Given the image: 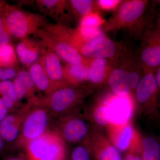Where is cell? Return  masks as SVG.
I'll return each mask as SVG.
<instances>
[{"label": "cell", "instance_id": "cell-1", "mask_svg": "<svg viewBox=\"0 0 160 160\" xmlns=\"http://www.w3.org/2000/svg\"><path fill=\"white\" fill-rule=\"evenodd\" d=\"M48 32L71 45L88 59L106 58L117 61L130 50L109 38L105 32L92 39L87 40L79 34L76 29L58 23L49 25Z\"/></svg>", "mask_w": 160, "mask_h": 160}, {"label": "cell", "instance_id": "cell-2", "mask_svg": "<svg viewBox=\"0 0 160 160\" xmlns=\"http://www.w3.org/2000/svg\"><path fill=\"white\" fill-rule=\"evenodd\" d=\"M147 0H123L102 27L103 32L126 30L134 38L141 39L151 19L155 7L146 14Z\"/></svg>", "mask_w": 160, "mask_h": 160}, {"label": "cell", "instance_id": "cell-3", "mask_svg": "<svg viewBox=\"0 0 160 160\" xmlns=\"http://www.w3.org/2000/svg\"><path fill=\"white\" fill-rule=\"evenodd\" d=\"M144 72L137 56L129 51L116 62L107 82L115 94L125 97L135 90Z\"/></svg>", "mask_w": 160, "mask_h": 160}, {"label": "cell", "instance_id": "cell-4", "mask_svg": "<svg viewBox=\"0 0 160 160\" xmlns=\"http://www.w3.org/2000/svg\"><path fill=\"white\" fill-rule=\"evenodd\" d=\"M3 22L9 35L21 40L34 34L48 23L43 15L26 11L15 6H8Z\"/></svg>", "mask_w": 160, "mask_h": 160}, {"label": "cell", "instance_id": "cell-5", "mask_svg": "<svg viewBox=\"0 0 160 160\" xmlns=\"http://www.w3.org/2000/svg\"><path fill=\"white\" fill-rule=\"evenodd\" d=\"M155 12L141 39V46L137 58L144 72H155L160 67V17Z\"/></svg>", "mask_w": 160, "mask_h": 160}, {"label": "cell", "instance_id": "cell-6", "mask_svg": "<svg viewBox=\"0 0 160 160\" xmlns=\"http://www.w3.org/2000/svg\"><path fill=\"white\" fill-rule=\"evenodd\" d=\"M25 147L29 160H62L65 156L63 142L54 132L48 130Z\"/></svg>", "mask_w": 160, "mask_h": 160}, {"label": "cell", "instance_id": "cell-7", "mask_svg": "<svg viewBox=\"0 0 160 160\" xmlns=\"http://www.w3.org/2000/svg\"><path fill=\"white\" fill-rule=\"evenodd\" d=\"M85 91L79 86H65L39 98L38 104L46 107L53 114H62L79 102L84 97Z\"/></svg>", "mask_w": 160, "mask_h": 160}, {"label": "cell", "instance_id": "cell-8", "mask_svg": "<svg viewBox=\"0 0 160 160\" xmlns=\"http://www.w3.org/2000/svg\"><path fill=\"white\" fill-rule=\"evenodd\" d=\"M32 108L24 120L18 143L26 145L32 140L38 138L46 132L49 122V111L46 107L37 105Z\"/></svg>", "mask_w": 160, "mask_h": 160}, {"label": "cell", "instance_id": "cell-9", "mask_svg": "<svg viewBox=\"0 0 160 160\" xmlns=\"http://www.w3.org/2000/svg\"><path fill=\"white\" fill-rule=\"evenodd\" d=\"M34 35L43 47L53 51L66 64L79 65L87 64L90 61L83 57L71 45L41 28Z\"/></svg>", "mask_w": 160, "mask_h": 160}, {"label": "cell", "instance_id": "cell-10", "mask_svg": "<svg viewBox=\"0 0 160 160\" xmlns=\"http://www.w3.org/2000/svg\"><path fill=\"white\" fill-rule=\"evenodd\" d=\"M38 61L54 86L55 90L70 86L66 81L64 66L61 64V59L54 52L44 47Z\"/></svg>", "mask_w": 160, "mask_h": 160}, {"label": "cell", "instance_id": "cell-11", "mask_svg": "<svg viewBox=\"0 0 160 160\" xmlns=\"http://www.w3.org/2000/svg\"><path fill=\"white\" fill-rule=\"evenodd\" d=\"M35 3L40 12L54 19L56 23L69 26L73 20L69 1L38 0Z\"/></svg>", "mask_w": 160, "mask_h": 160}, {"label": "cell", "instance_id": "cell-12", "mask_svg": "<svg viewBox=\"0 0 160 160\" xmlns=\"http://www.w3.org/2000/svg\"><path fill=\"white\" fill-rule=\"evenodd\" d=\"M28 104L14 114L6 116L0 123V135L7 142H12L18 139L24 120L31 108Z\"/></svg>", "mask_w": 160, "mask_h": 160}, {"label": "cell", "instance_id": "cell-13", "mask_svg": "<svg viewBox=\"0 0 160 160\" xmlns=\"http://www.w3.org/2000/svg\"><path fill=\"white\" fill-rule=\"evenodd\" d=\"M44 47L41 43L29 37L21 39L16 47V52L20 62L29 67L39 59Z\"/></svg>", "mask_w": 160, "mask_h": 160}, {"label": "cell", "instance_id": "cell-14", "mask_svg": "<svg viewBox=\"0 0 160 160\" xmlns=\"http://www.w3.org/2000/svg\"><path fill=\"white\" fill-rule=\"evenodd\" d=\"M18 101L21 102L24 98L29 99V103H32L38 98L35 96L38 90L29 71L21 70L18 72L13 81Z\"/></svg>", "mask_w": 160, "mask_h": 160}, {"label": "cell", "instance_id": "cell-15", "mask_svg": "<svg viewBox=\"0 0 160 160\" xmlns=\"http://www.w3.org/2000/svg\"><path fill=\"white\" fill-rule=\"evenodd\" d=\"M117 61L106 58L90 59L88 82L96 86L102 84L107 80L109 73Z\"/></svg>", "mask_w": 160, "mask_h": 160}, {"label": "cell", "instance_id": "cell-16", "mask_svg": "<svg viewBox=\"0 0 160 160\" xmlns=\"http://www.w3.org/2000/svg\"><path fill=\"white\" fill-rule=\"evenodd\" d=\"M155 72H144L135 89L136 98L140 103H145L154 97L158 86L156 80Z\"/></svg>", "mask_w": 160, "mask_h": 160}, {"label": "cell", "instance_id": "cell-17", "mask_svg": "<svg viewBox=\"0 0 160 160\" xmlns=\"http://www.w3.org/2000/svg\"><path fill=\"white\" fill-rule=\"evenodd\" d=\"M123 98L114 100L107 107L109 122L115 125H122L130 119L132 113L130 103Z\"/></svg>", "mask_w": 160, "mask_h": 160}, {"label": "cell", "instance_id": "cell-18", "mask_svg": "<svg viewBox=\"0 0 160 160\" xmlns=\"http://www.w3.org/2000/svg\"><path fill=\"white\" fill-rule=\"evenodd\" d=\"M88 132V127L84 121L78 118L68 120L62 128L63 137L67 142L76 143L84 138Z\"/></svg>", "mask_w": 160, "mask_h": 160}, {"label": "cell", "instance_id": "cell-19", "mask_svg": "<svg viewBox=\"0 0 160 160\" xmlns=\"http://www.w3.org/2000/svg\"><path fill=\"white\" fill-rule=\"evenodd\" d=\"M29 68V72L38 90L42 92L46 95L54 91V86L38 61Z\"/></svg>", "mask_w": 160, "mask_h": 160}, {"label": "cell", "instance_id": "cell-20", "mask_svg": "<svg viewBox=\"0 0 160 160\" xmlns=\"http://www.w3.org/2000/svg\"><path fill=\"white\" fill-rule=\"evenodd\" d=\"M89 64V62L79 65L66 64L64 66L66 80L70 86H79L88 82Z\"/></svg>", "mask_w": 160, "mask_h": 160}, {"label": "cell", "instance_id": "cell-21", "mask_svg": "<svg viewBox=\"0 0 160 160\" xmlns=\"http://www.w3.org/2000/svg\"><path fill=\"white\" fill-rule=\"evenodd\" d=\"M72 14L73 18L79 22L82 18L93 12H99L94 0H70L69 1Z\"/></svg>", "mask_w": 160, "mask_h": 160}, {"label": "cell", "instance_id": "cell-22", "mask_svg": "<svg viewBox=\"0 0 160 160\" xmlns=\"http://www.w3.org/2000/svg\"><path fill=\"white\" fill-rule=\"evenodd\" d=\"M143 160H160V145L154 138L149 137L143 141Z\"/></svg>", "mask_w": 160, "mask_h": 160}, {"label": "cell", "instance_id": "cell-23", "mask_svg": "<svg viewBox=\"0 0 160 160\" xmlns=\"http://www.w3.org/2000/svg\"><path fill=\"white\" fill-rule=\"evenodd\" d=\"M0 65L8 68H15L18 65L14 47L9 43L0 45Z\"/></svg>", "mask_w": 160, "mask_h": 160}, {"label": "cell", "instance_id": "cell-24", "mask_svg": "<svg viewBox=\"0 0 160 160\" xmlns=\"http://www.w3.org/2000/svg\"><path fill=\"white\" fill-rule=\"evenodd\" d=\"M106 21L99 12H93L82 18L78 22V26L102 29Z\"/></svg>", "mask_w": 160, "mask_h": 160}, {"label": "cell", "instance_id": "cell-25", "mask_svg": "<svg viewBox=\"0 0 160 160\" xmlns=\"http://www.w3.org/2000/svg\"><path fill=\"white\" fill-rule=\"evenodd\" d=\"M133 129L131 126L127 125L124 126L118 138L117 146L119 149L124 150L129 147L133 138Z\"/></svg>", "mask_w": 160, "mask_h": 160}, {"label": "cell", "instance_id": "cell-26", "mask_svg": "<svg viewBox=\"0 0 160 160\" xmlns=\"http://www.w3.org/2000/svg\"><path fill=\"white\" fill-rule=\"evenodd\" d=\"M0 92L2 95L10 98L18 106L20 103L16 94L13 82L6 81L0 82Z\"/></svg>", "mask_w": 160, "mask_h": 160}, {"label": "cell", "instance_id": "cell-27", "mask_svg": "<svg viewBox=\"0 0 160 160\" xmlns=\"http://www.w3.org/2000/svg\"><path fill=\"white\" fill-rule=\"evenodd\" d=\"M76 29L79 34L83 38L87 40L92 39L104 32L102 29L99 28L78 26Z\"/></svg>", "mask_w": 160, "mask_h": 160}, {"label": "cell", "instance_id": "cell-28", "mask_svg": "<svg viewBox=\"0 0 160 160\" xmlns=\"http://www.w3.org/2000/svg\"><path fill=\"white\" fill-rule=\"evenodd\" d=\"M100 160H122L118 149L112 146L103 149L100 154Z\"/></svg>", "mask_w": 160, "mask_h": 160}, {"label": "cell", "instance_id": "cell-29", "mask_svg": "<svg viewBox=\"0 0 160 160\" xmlns=\"http://www.w3.org/2000/svg\"><path fill=\"white\" fill-rule=\"evenodd\" d=\"M93 117L95 121L100 125L104 126L109 122L107 107L105 106H100L95 110Z\"/></svg>", "mask_w": 160, "mask_h": 160}, {"label": "cell", "instance_id": "cell-30", "mask_svg": "<svg viewBox=\"0 0 160 160\" xmlns=\"http://www.w3.org/2000/svg\"><path fill=\"white\" fill-rule=\"evenodd\" d=\"M122 0H98L97 5L99 10L113 11L116 10Z\"/></svg>", "mask_w": 160, "mask_h": 160}, {"label": "cell", "instance_id": "cell-31", "mask_svg": "<svg viewBox=\"0 0 160 160\" xmlns=\"http://www.w3.org/2000/svg\"><path fill=\"white\" fill-rule=\"evenodd\" d=\"M72 160H90L89 152L83 146H77L72 152Z\"/></svg>", "mask_w": 160, "mask_h": 160}, {"label": "cell", "instance_id": "cell-32", "mask_svg": "<svg viewBox=\"0 0 160 160\" xmlns=\"http://www.w3.org/2000/svg\"><path fill=\"white\" fill-rule=\"evenodd\" d=\"M10 35L6 31L3 20L0 18V45L9 44Z\"/></svg>", "mask_w": 160, "mask_h": 160}, {"label": "cell", "instance_id": "cell-33", "mask_svg": "<svg viewBox=\"0 0 160 160\" xmlns=\"http://www.w3.org/2000/svg\"><path fill=\"white\" fill-rule=\"evenodd\" d=\"M17 72L14 68H8L2 71L1 80L2 81H9L16 77Z\"/></svg>", "mask_w": 160, "mask_h": 160}, {"label": "cell", "instance_id": "cell-34", "mask_svg": "<svg viewBox=\"0 0 160 160\" xmlns=\"http://www.w3.org/2000/svg\"><path fill=\"white\" fill-rule=\"evenodd\" d=\"M8 110L9 109L6 107L2 99L0 98V123L7 115Z\"/></svg>", "mask_w": 160, "mask_h": 160}, {"label": "cell", "instance_id": "cell-35", "mask_svg": "<svg viewBox=\"0 0 160 160\" xmlns=\"http://www.w3.org/2000/svg\"><path fill=\"white\" fill-rule=\"evenodd\" d=\"M123 160H142L140 157L132 154H128L126 156Z\"/></svg>", "mask_w": 160, "mask_h": 160}, {"label": "cell", "instance_id": "cell-36", "mask_svg": "<svg viewBox=\"0 0 160 160\" xmlns=\"http://www.w3.org/2000/svg\"><path fill=\"white\" fill-rule=\"evenodd\" d=\"M156 75L155 78L156 80L158 86L159 88H160V67H159L156 71H155Z\"/></svg>", "mask_w": 160, "mask_h": 160}, {"label": "cell", "instance_id": "cell-37", "mask_svg": "<svg viewBox=\"0 0 160 160\" xmlns=\"http://www.w3.org/2000/svg\"><path fill=\"white\" fill-rule=\"evenodd\" d=\"M6 160H27L25 158L22 157H12L7 159Z\"/></svg>", "mask_w": 160, "mask_h": 160}, {"label": "cell", "instance_id": "cell-38", "mask_svg": "<svg viewBox=\"0 0 160 160\" xmlns=\"http://www.w3.org/2000/svg\"><path fill=\"white\" fill-rule=\"evenodd\" d=\"M3 143L2 140V138L1 136L0 135V150L2 149L3 148Z\"/></svg>", "mask_w": 160, "mask_h": 160}, {"label": "cell", "instance_id": "cell-39", "mask_svg": "<svg viewBox=\"0 0 160 160\" xmlns=\"http://www.w3.org/2000/svg\"><path fill=\"white\" fill-rule=\"evenodd\" d=\"M2 70L0 68V79H1V76H2Z\"/></svg>", "mask_w": 160, "mask_h": 160}]
</instances>
